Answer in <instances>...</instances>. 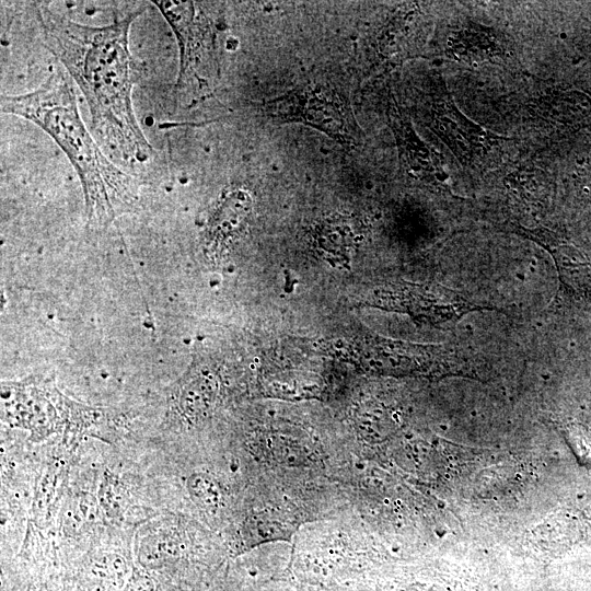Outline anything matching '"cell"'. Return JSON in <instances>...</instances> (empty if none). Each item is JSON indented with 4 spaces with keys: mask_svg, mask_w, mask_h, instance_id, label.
Segmentation results:
<instances>
[{
    "mask_svg": "<svg viewBox=\"0 0 591 591\" xmlns=\"http://www.w3.org/2000/svg\"><path fill=\"white\" fill-rule=\"evenodd\" d=\"M142 9L105 26H88L46 7L38 18L48 49L83 93L94 131L128 160L144 162L152 153L136 119L131 92L141 66L129 49L131 23Z\"/></svg>",
    "mask_w": 591,
    "mask_h": 591,
    "instance_id": "cell-1",
    "label": "cell"
},
{
    "mask_svg": "<svg viewBox=\"0 0 591 591\" xmlns=\"http://www.w3.org/2000/svg\"><path fill=\"white\" fill-rule=\"evenodd\" d=\"M2 113L45 130L69 158L82 184L88 221L104 227L138 199L136 179L109 162L84 126L70 84L59 69L35 91L1 96Z\"/></svg>",
    "mask_w": 591,
    "mask_h": 591,
    "instance_id": "cell-2",
    "label": "cell"
},
{
    "mask_svg": "<svg viewBox=\"0 0 591 591\" xmlns=\"http://www.w3.org/2000/svg\"><path fill=\"white\" fill-rule=\"evenodd\" d=\"M418 108L422 123L466 167H491L505 143L510 141L466 117L455 105L439 73H434L426 88L419 90Z\"/></svg>",
    "mask_w": 591,
    "mask_h": 591,
    "instance_id": "cell-3",
    "label": "cell"
},
{
    "mask_svg": "<svg viewBox=\"0 0 591 591\" xmlns=\"http://www.w3.org/2000/svg\"><path fill=\"white\" fill-rule=\"evenodd\" d=\"M275 123H301L318 129L346 148L360 143L361 131L347 97L326 83H300L263 105Z\"/></svg>",
    "mask_w": 591,
    "mask_h": 591,
    "instance_id": "cell-4",
    "label": "cell"
},
{
    "mask_svg": "<svg viewBox=\"0 0 591 591\" xmlns=\"http://www.w3.org/2000/svg\"><path fill=\"white\" fill-rule=\"evenodd\" d=\"M172 27L179 50V70L175 94L196 88L199 92L208 90V71L218 74L216 56V27L205 12L204 5L194 1L154 0Z\"/></svg>",
    "mask_w": 591,
    "mask_h": 591,
    "instance_id": "cell-5",
    "label": "cell"
},
{
    "mask_svg": "<svg viewBox=\"0 0 591 591\" xmlns=\"http://www.w3.org/2000/svg\"><path fill=\"white\" fill-rule=\"evenodd\" d=\"M386 115L401 171L427 186L448 188V174L440 155L419 138L392 92L389 93Z\"/></svg>",
    "mask_w": 591,
    "mask_h": 591,
    "instance_id": "cell-6",
    "label": "cell"
},
{
    "mask_svg": "<svg viewBox=\"0 0 591 591\" xmlns=\"http://www.w3.org/2000/svg\"><path fill=\"white\" fill-rule=\"evenodd\" d=\"M425 15L418 3L402 5L378 36V60L383 66L393 68L409 58L420 56L425 44Z\"/></svg>",
    "mask_w": 591,
    "mask_h": 591,
    "instance_id": "cell-7",
    "label": "cell"
},
{
    "mask_svg": "<svg viewBox=\"0 0 591 591\" xmlns=\"http://www.w3.org/2000/svg\"><path fill=\"white\" fill-rule=\"evenodd\" d=\"M439 55L474 66L496 62L507 55V43L490 27L475 22H463L447 35Z\"/></svg>",
    "mask_w": 591,
    "mask_h": 591,
    "instance_id": "cell-8",
    "label": "cell"
},
{
    "mask_svg": "<svg viewBox=\"0 0 591 591\" xmlns=\"http://www.w3.org/2000/svg\"><path fill=\"white\" fill-rule=\"evenodd\" d=\"M252 210L250 195L241 188L225 190L205 230L207 250L213 255H221L224 248L240 235Z\"/></svg>",
    "mask_w": 591,
    "mask_h": 591,
    "instance_id": "cell-9",
    "label": "cell"
},
{
    "mask_svg": "<svg viewBox=\"0 0 591 591\" xmlns=\"http://www.w3.org/2000/svg\"><path fill=\"white\" fill-rule=\"evenodd\" d=\"M357 230L355 222L348 218H329L315 228L314 243L324 256L337 260L346 259L357 243Z\"/></svg>",
    "mask_w": 591,
    "mask_h": 591,
    "instance_id": "cell-10",
    "label": "cell"
},
{
    "mask_svg": "<svg viewBox=\"0 0 591 591\" xmlns=\"http://www.w3.org/2000/svg\"><path fill=\"white\" fill-rule=\"evenodd\" d=\"M583 97L578 94L549 92L541 94L530 104L531 112L542 120L554 125H569L583 115Z\"/></svg>",
    "mask_w": 591,
    "mask_h": 591,
    "instance_id": "cell-11",
    "label": "cell"
},
{
    "mask_svg": "<svg viewBox=\"0 0 591 591\" xmlns=\"http://www.w3.org/2000/svg\"><path fill=\"white\" fill-rule=\"evenodd\" d=\"M213 389L206 379H197L187 384L181 397L183 410L188 416H196L207 408Z\"/></svg>",
    "mask_w": 591,
    "mask_h": 591,
    "instance_id": "cell-12",
    "label": "cell"
},
{
    "mask_svg": "<svg viewBox=\"0 0 591 591\" xmlns=\"http://www.w3.org/2000/svg\"><path fill=\"white\" fill-rule=\"evenodd\" d=\"M188 488L192 496L199 503L212 508L217 506L218 491L215 484L208 477L200 475L193 476L188 482Z\"/></svg>",
    "mask_w": 591,
    "mask_h": 591,
    "instance_id": "cell-13",
    "label": "cell"
}]
</instances>
